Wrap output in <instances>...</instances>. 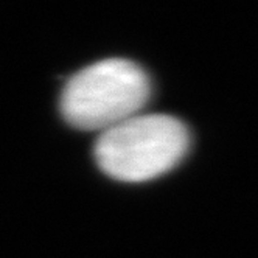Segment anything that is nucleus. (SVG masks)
Returning a JSON list of instances; mask_svg holds the SVG:
<instances>
[{
    "instance_id": "nucleus-2",
    "label": "nucleus",
    "mask_w": 258,
    "mask_h": 258,
    "mask_svg": "<svg viewBox=\"0 0 258 258\" xmlns=\"http://www.w3.org/2000/svg\"><path fill=\"white\" fill-rule=\"evenodd\" d=\"M190 148V133L165 114L136 115L101 133L95 143L100 170L121 182H143L173 170Z\"/></svg>"
},
{
    "instance_id": "nucleus-1",
    "label": "nucleus",
    "mask_w": 258,
    "mask_h": 258,
    "mask_svg": "<svg viewBox=\"0 0 258 258\" xmlns=\"http://www.w3.org/2000/svg\"><path fill=\"white\" fill-rule=\"evenodd\" d=\"M151 97L146 72L127 59H104L77 72L62 89L61 112L83 131H107L139 115Z\"/></svg>"
}]
</instances>
